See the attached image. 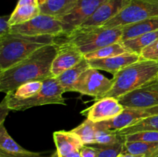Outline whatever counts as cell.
<instances>
[{"mask_svg":"<svg viewBox=\"0 0 158 157\" xmlns=\"http://www.w3.org/2000/svg\"><path fill=\"white\" fill-rule=\"evenodd\" d=\"M57 50V42L47 45L12 67L0 72V91L6 94L14 92L28 82L44 81L52 77L51 69Z\"/></svg>","mask_w":158,"mask_h":157,"instance_id":"obj_1","label":"cell"},{"mask_svg":"<svg viewBox=\"0 0 158 157\" xmlns=\"http://www.w3.org/2000/svg\"><path fill=\"white\" fill-rule=\"evenodd\" d=\"M55 42L56 37L51 35L30 36L10 32L0 38V72L12 67L40 48Z\"/></svg>","mask_w":158,"mask_h":157,"instance_id":"obj_2","label":"cell"},{"mask_svg":"<svg viewBox=\"0 0 158 157\" xmlns=\"http://www.w3.org/2000/svg\"><path fill=\"white\" fill-rule=\"evenodd\" d=\"M157 78V62L140 58L139 61L114 74L112 78V88L103 98L112 97L118 99L125 94Z\"/></svg>","mask_w":158,"mask_h":157,"instance_id":"obj_3","label":"cell"},{"mask_svg":"<svg viewBox=\"0 0 158 157\" xmlns=\"http://www.w3.org/2000/svg\"><path fill=\"white\" fill-rule=\"evenodd\" d=\"M122 34V27L109 29L103 26H79L63 35L66 36V40L75 44L85 55L120 42Z\"/></svg>","mask_w":158,"mask_h":157,"instance_id":"obj_4","label":"cell"},{"mask_svg":"<svg viewBox=\"0 0 158 157\" xmlns=\"http://www.w3.org/2000/svg\"><path fill=\"white\" fill-rule=\"evenodd\" d=\"M65 91L56 78L51 77L43 81L41 90L33 96L26 99H19L12 95V92L6 95L8 106L11 110L23 111L35 106L50 104H60L66 106L63 94Z\"/></svg>","mask_w":158,"mask_h":157,"instance_id":"obj_5","label":"cell"},{"mask_svg":"<svg viewBox=\"0 0 158 157\" xmlns=\"http://www.w3.org/2000/svg\"><path fill=\"white\" fill-rule=\"evenodd\" d=\"M158 16V0H131L121 12L103 27L120 28L147 18Z\"/></svg>","mask_w":158,"mask_h":157,"instance_id":"obj_6","label":"cell"},{"mask_svg":"<svg viewBox=\"0 0 158 157\" xmlns=\"http://www.w3.org/2000/svg\"><path fill=\"white\" fill-rule=\"evenodd\" d=\"M112 86V79L105 77L97 69L89 67L74 83L72 92L90 95L94 97L95 101H98L110 90Z\"/></svg>","mask_w":158,"mask_h":157,"instance_id":"obj_7","label":"cell"},{"mask_svg":"<svg viewBox=\"0 0 158 157\" xmlns=\"http://www.w3.org/2000/svg\"><path fill=\"white\" fill-rule=\"evenodd\" d=\"M11 32L30 36L51 35L56 38L63 35L64 30L60 19L49 15L40 14L23 24L12 26Z\"/></svg>","mask_w":158,"mask_h":157,"instance_id":"obj_8","label":"cell"},{"mask_svg":"<svg viewBox=\"0 0 158 157\" xmlns=\"http://www.w3.org/2000/svg\"><path fill=\"white\" fill-rule=\"evenodd\" d=\"M158 115V106L150 108H128L117 116L106 121L97 123V129L120 130L123 128L135 124L137 122Z\"/></svg>","mask_w":158,"mask_h":157,"instance_id":"obj_9","label":"cell"},{"mask_svg":"<svg viewBox=\"0 0 158 157\" xmlns=\"http://www.w3.org/2000/svg\"><path fill=\"white\" fill-rule=\"evenodd\" d=\"M117 100L124 109L158 106V78L125 94Z\"/></svg>","mask_w":158,"mask_h":157,"instance_id":"obj_10","label":"cell"},{"mask_svg":"<svg viewBox=\"0 0 158 157\" xmlns=\"http://www.w3.org/2000/svg\"><path fill=\"white\" fill-rule=\"evenodd\" d=\"M84 57L79 48L71 42L66 40L58 43V50L51 69L52 77L56 78L65 71L80 63Z\"/></svg>","mask_w":158,"mask_h":157,"instance_id":"obj_11","label":"cell"},{"mask_svg":"<svg viewBox=\"0 0 158 157\" xmlns=\"http://www.w3.org/2000/svg\"><path fill=\"white\" fill-rule=\"evenodd\" d=\"M106 0H78L73 10L61 18L64 33H69L86 21Z\"/></svg>","mask_w":158,"mask_h":157,"instance_id":"obj_12","label":"cell"},{"mask_svg":"<svg viewBox=\"0 0 158 157\" xmlns=\"http://www.w3.org/2000/svg\"><path fill=\"white\" fill-rule=\"evenodd\" d=\"M124 108L120 105L117 99L106 97L96 101L93 106L82 111V115L94 123L110 120L120 115Z\"/></svg>","mask_w":158,"mask_h":157,"instance_id":"obj_13","label":"cell"},{"mask_svg":"<svg viewBox=\"0 0 158 157\" xmlns=\"http://www.w3.org/2000/svg\"><path fill=\"white\" fill-rule=\"evenodd\" d=\"M141 58L140 55L132 52H126L121 55L108 57L104 58L88 60L90 67L97 70H103L112 73H117L122 69L131 66Z\"/></svg>","mask_w":158,"mask_h":157,"instance_id":"obj_14","label":"cell"},{"mask_svg":"<svg viewBox=\"0 0 158 157\" xmlns=\"http://www.w3.org/2000/svg\"><path fill=\"white\" fill-rule=\"evenodd\" d=\"M131 0H106L80 26H102L120 13Z\"/></svg>","mask_w":158,"mask_h":157,"instance_id":"obj_15","label":"cell"},{"mask_svg":"<svg viewBox=\"0 0 158 157\" xmlns=\"http://www.w3.org/2000/svg\"><path fill=\"white\" fill-rule=\"evenodd\" d=\"M0 152L11 157H46L41 152H31L22 147L10 136L4 124L0 125Z\"/></svg>","mask_w":158,"mask_h":157,"instance_id":"obj_16","label":"cell"},{"mask_svg":"<svg viewBox=\"0 0 158 157\" xmlns=\"http://www.w3.org/2000/svg\"><path fill=\"white\" fill-rule=\"evenodd\" d=\"M78 0H39L40 14L49 15L58 19L70 13Z\"/></svg>","mask_w":158,"mask_h":157,"instance_id":"obj_17","label":"cell"},{"mask_svg":"<svg viewBox=\"0 0 158 157\" xmlns=\"http://www.w3.org/2000/svg\"><path fill=\"white\" fill-rule=\"evenodd\" d=\"M53 140L60 156H64L76 151H80L84 144L71 131H57L53 132Z\"/></svg>","mask_w":158,"mask_h":157,"instance_id":"obj_18","label":"cell"},{"mask_svg":"<svg viewBox=\"0 0 158 157\" xmlns=\"http://www.w3.org/2000/svg\"><path fill=\"white\" fill-rule=\"evenodd\" d=\"M123 34L120 42L135 38L139 35L153 32L158 29V16L147 18L133 24L123 26Z\"/></svg>","mask_w":158,"mask_h":157,"instance_id":"obj_19","label":"cell"},{"mask_svg":"<svg viewBox=\"0 0 158 157\" xmlns=\"http://www.w3.org/2000/svg\"><path fill=\"white\" fill-rule=\"evenodd\" d=\"M89 67L90 66L89 64V61L84 57L80 63L76 65L73 67L67 69L56 77V79L58 80L60 86L64 89L65 92H72L74 83L77 81L81 74Z\"/></svg>","mask_w":158,"mask_h":157,"instance_id":"obj_20","label":"cell"},{"mask_svg":"<svg viewBox=\"0 0 158 157\" xmlns=\"http://www.w3.org/2000/svg\"><path fill=\"white\" fill-rule=\"evenodd\" d=\"M158 39V29L139 35L135 38H130L125 41L120 42L123 47L129 52L137 53L140 55L142 51Z\"/></svg>","mask_w":158,"mask_h":157,"instance_id":"obj_21","label":"cell"},{"mask_svg":"<svg viewBox=\"0 0 158 157\" xmlns=\"http://www.w3.org/2000/svg\"><path fill=\"white\" fill-rule=\"evenodd\" d=\"M158 149V143L125 141L123 153L149 157Z\"/></svg>","mask_w":158,"mask_h":157,"instance_id":"obj_22","label":"cell"},{"mask_svg":"<svg viewBox=\"0 0 158 157\" xmlns=\"http://www.w3.org/2000/svg\"><path fill=\"white\" fill-rule=\"evenodd\" d=\"M40 14L39 6H17L10 15L9 23L11 26L23 24L32 19Z\"/></svg>","mask_w":158,"mask_h":157,"instance_id":"obj_23","label":"cell"},{"mask_svg":"<svg viewBox=\"0 0 158 157\" xmlns=\"http://www.w3.org/2000/svg\"><path fill=\"white\" fill-rule=\"evenodd\" d=\"M117 134L122 135L134 133L142 131H157L158 132V115L150 116L137 122L135 124L120 130H114Z\"/></svg>","mask_w":158,"mask_h":157,"instance_id":"obj_24","label":"cell"},{"mask_svg":"<svg viewBox=\"0 0 158 157\" xmlns=\"http://www.w3.org/2000/svg\"><path fill=\"white\" fill-rule=\"evenodd\" d=\"M71 132L77 135L83 143L86 146L94 145L96 143V127L95 123L86 119L80 126L74 128Z\"/></svg>","mask_w":158,"mask_h":157,"instance_id":"obj_25","label":"cell"},{"mask_svg":"<svg viewBox=\"0 0 158 157\" xmlns=\"http://www.w3.org/2000/svg\"><path fill=\"white\" fill-rule=\"evenodd\" d=\"M129 52L122 45L120 42L113 43L109 46H104L103 48L97 49L94 52L85 55V58L88 60L97 59V58H104L108 57L115 56V55H121V54Z\"/></svg>","mask_w":158,"mask_h":157,"instance_id":"obj_26","label":"cell"},{"mask_svg":"<svg viewBox=\"0 0 158 157\" xmlns=\"http://www.w3.org/2000/svg\"><path fill=\"white\" fill-rule=\"evenodd\" d=\"M42 87L43 81L28 82L17 88L16 90L12 92V95L19 99H26L38 93Z\"/></svg>","mask_w":158,"mask_h":157,"instance_id":"obj_27","label":"cell"},{"mask_svg":"<svg viewBox=\"0 0 158 157\" xmlns=\"http://www.w3.org/2000/svg\"><path fill=\"white\" fill-rule=\"evenodd\" d=\"M124 136L119 135L114 130L97 129L96 143L100 145H111L124 140Z\"/></svg>","mask_w":158,"mask_h":157,"instance_id":"obj_28","label":"cell"},{"mask_svg":"<svg viewBox=\"0 0 158 157\" xmlns=\"http://www.w3.org/2000/svg\"><path fill=\"white\" fill-rule=\"evenodd\" d=\"M124 140L111 145L94 144L93 146L98 149V157H118L123 153Z\"/></svg>","mask_w":158,"mask_h":157,"instance_id":"obj_29","label":"cell"},{"mask_svg":"<svg viewBox=\"0 0 158 157\" xmlns=\"http://www.w3.org/2000/svg\"><path fill=\"white\" fill-rule=\"evenodd\" d=\"M125 141H140L147 143H158L157 131H142L123 135Z\"/></svg>","mask_w":158,"mask_h":157,"instance_id":"obj_30","label":"cell"},{"mask_svg":"<svg viewBox=\"0 0 158 157\" xmlns=\"http://www.w3.org/2000/svg\"><path fill=\"white\" fill-rule=\"evenodd\" d=\"M140 57L143 59L151 60L158 62V39L145 48L142 51Z\"/></svg>","mask_w":158,"mask_h":157,"instance_id":"obj_31","label":"cell"},{"mask_svg":"<svg viewBox=\"0 0 158 157\" xmlns=\"http://www.w3.org/2000/svg\"><path fill=\"white\" fill-rule=\"evenodd\" d=\"M9 18L10 15H3L0 18V38L11 32L12 26L9 23Z\"/></svg>","mask_w":158,"mask_h":157,"instance_id":"obj_32","label":"cell"},{"mask_svg":"<svg viewBox=\"0 0 158 157\" xmlns=\"http://www.w3.org/2000/svg\"><path fill=\"white\" fill-rule=\"evenodd\" d=\"M81 157H98V149L94 146H83L80 150Z\"/></svg>","mask_w":158,"mask_h":157,"instance_id":"obj_33","label":"cell"},{"mask_svg":"<svg viewBox=\"0 0 158 157\" xmlns=\"http://www.w3.org/2000/svg\"><path fill=\"white\" fill-rule=\"evenodd\" d=\"M10 110V108L8 106L6 97L5 96V98L0 103V125L4 124L5 119H6V116L8 115Z\"/></svg>","mask_w":158,"mask_h":157,"instance_id":"obj_34","label":"cell"},{"mask_svg":"<svg viewBox=\"0 0 158 157\" xmlns=\"http://www.w3.org/2000/svg\"><path fill=\"white\" fill-rule=\"evenodd\" d=\"M39 6V0H19L17 6Z\"/></svg>","mask_w":158,"mask_h":157,"instance_id":"obj_35","label":"cell"},{"mask_svg":"<svg viewBox=\"0 0 158 157\" xmlns=\"http://www.w3.org/2000/svg\"><path fill=\"white\" fill-rule=\"evenodd\" d=\"M61 157H81L80 151H76V152H73L71 153L67 154V155H64V156Z\"/></svg>","mask_w":158,"mask_h":157,"instance_id":"obj_36","label":"cell"},{"mask_svg":"<svg viewBox=\"0 0 158 157\" xmlns=\"http://www.w3.org/2000/svg\"><path fill=\"white\" fill-rule=\"evenodd\" d=\"M118 157H144V156H143V155H131V154L122 153L120 154Z\"/></svg>","mask_w":158,"mask_h":157,"instance_id":"obj_37","label":"cell"},{"mask_svg":"<svg viewBox=\"0 0 158 157\" xmlns=\"http://www.w3.org/2000/svg\"><path fill=\"white\" fill-rule=\"evenodd\" d=\"M49 157H60V156L58 154V152H57V151H56V152H54Z\"/></svg>","mask_w":158,"mask_h":157,"instance_id":"obj_38","label":"cell"},{"mask_svg":"<svg viewBox=\"0 0 158 157\" xmlns=\"http://www.w3.org/2000/svg\"><path fill=\"white\" fill-rule=\"evenodd\" d=\"M149 157H158V149L157 151H156V152H154V153H153L152 155H151V156H149Z\"/></svg>","mask_w":158,"mask_h":157,"instance_id":"obj_39","label":"cell"},{"mask_svg":"<svg viewBox=\"0 0 158 157\" xmlns=\"http://www.w3.org/2000/svg\"><path fill=\"white\" fill-rule=\"evenodd\" d=\"M0 157H11V156H9V155H6V154L2 153V152H0Z\"/></svg>","mask_w":158,"mask_h":157,"instance_id":"obj_40","label":"cell"}]
</instances>
